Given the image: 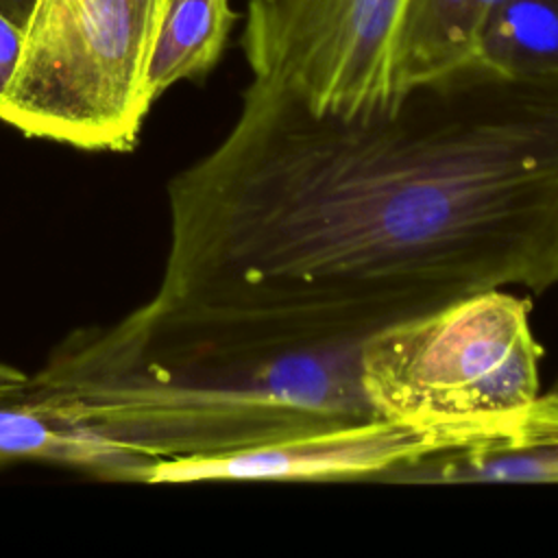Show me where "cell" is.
Here are the masks:
<instances>
[{"mask_svg": "<svg viewBox=\"0 0 558 558\" xmlns=\"http://www.w3.org/2000/svg\"><path fill=\"white\" fill-rule=\"evenodd\" d=\"M558 288V81L469 63L362 113L248 85L170 183V253L133 325L222 351L360 344L458 299Z\"/></svg>", "mask_w": 558, "mask_h": 558, "instance_id": "6da1fadb", "label": "cell"}, {"mask_svg": "<svg viewBox=\"0 0 558 558\" xmlns=\"http://www.w3.org/2000/svg\"><path fill=\"white\" fill-rule=\"evenodd\" d=\"M408 0H248L251 83L314 113L362 116L401 100L395 50Z\"/></svg>", "mask_w": 558, "mask_h": 558, "instance_id": "5b68a950", "label": "cell"}, {"mask_svg": "<svg viewBox=\"0 0 558 558\" xmlns=\"http://www.w3.org/2000/svg\"><path fill=\"white\" fill-rule=\"evenodd\" d=\"M235 22L238 13L229 0H163L148 63L153 102L179 81L207 76L220 61Z\"/></svg>", "mask_w": 558, "mask_h": 558, "instance_id": "9c48e42d", "label": "cell"}, {"mask_svg": "<svg viewBox=\"0 0 558 558\" xmlns=\"http://www.w3.org/2000/svg\"><path fill=\"white\" fill-rule=\"evenodd\" d=\"M33 2L35 0H0V9L13 17L17 24L26 26L28 22V15H31V9H33Z\"/></svg>", "mask_w": 558, "mask_h": 558, "instance_id": "7c38bea8", "label": "cell"}, {"mask_svg": "<svg viewBox=\"0 0 558 558\" xmlns=\"http://www.w3.org/2000/svg\"><path fill=\"white\" fill-rule=\"evenodd\" d=\"M360 344L222 351L118 323L70 340L35 384L100 451L105 471L142 477L157 462L229 456L373 418Z\"/></svg>", "mask_w": 558, "mask_h": 558, "instance_id": "7a4b0ae2", "label": "cell"}, {"mask_svg": "<svg viewBox=\"0 0 558 558\" xmlns=\"http://www.w3.org/2000/svg\"><path fill=\"white\" fill-rule=\"evenodd\" d=\"M163 0H35L0 120L28 137L129 150L153 105Z\"/></svg>", "mask_w": 558, "mask_h": 558, "instance_id": "3957f363", "label": "cell"}, {"mask_svg": "<svg viewBox=\"0 0 558 558\" xmlns=\"http://www.w3.org/2000/svg\"><path fill=\"white\" fill-rule=\"evenodd\" d=\"M24 48V26L0 9V102L7 96Z\"/></svg>", "mask_w": 558, "mask_h": 558, "instance_id": "8fae6325", "label": "cell"}, {"mask_svg": "<svg viewBox=\"0 0 558 558\" xmlns=\"http://www.w3.org/2000/svg\"><path fill=\"white\" fill-rule=\"evenodd\" d=\"M473 63L517 81H558V0H497Z\"/></svg>", "mask_w": 558, "mask_h": 558, "instance_id": "30bf717a", "label": "cell"}, {"mask_svg": "<svg viewBox=\"0 0 558 558\" xmlns=\"http://www.w3.org/2000/svg\"><path fill=\"white\" fill-rule=\"evenodd\" d=\"M395 484L558 482V395H538L527 408L514 442L460 449L390 473Z\"/></svg>", "mask_w": 558, "mask_h": 558, "instance_id": "52a82bcc", "label": "cell"}, {"mask_svg": "<svg viewBox=\"0 0 558 558\" xmlns=\"http://www.w3.org/2000/svg\"><path fill=\"white\" fill-rule=\"evenodd\" d=\"M527 408V405H525ZM525 408L462 421L373 416L218 458L157 462L146 482L196 480H371L460 449L508 445L519 438Z\"/></svg>", "mask_w": 558, "mask_h": 558, "instance_id": "8992f818", "label": "cell"}, {"mask_svg": "<svg viewBox=\"0 0 558 558\" xmlns=\"http://www.w3.org/2000/svg\"><path fill=\"white\" fill-rule=\"evenodd\" d=\"M551 392H556V395H558V379H556V386L551 388Z\"/></svg>", "mask_w": 558, "mask_h": 558, "instance_id": "4fadbf2b", "label": "cell"}, {"mask_svg": "<svg viewBox=\"0 0 558 558\" xmlns=\"http://www.w3.org/2000/svg\"><path fill=\"white\" fill-rule=\"evenodd\" d=\"M541 357L530 301L504 288L368 336L357 375L375 416L462 421L530 405L541 395Z\"/></svg>", "mask_w": 558, "mask_h": 558, "instance_id": "277c9868", "label": "cell"}, {"mask_svg": "<svg viewBox=\"0 0 558 558\" xmlns=\"http://www.w3.org/2000/svg\"><path fill=\"white\" fill-rule=\"evenodd\" d=\"M497 0H408L395 50L397 89L408 92L473 63Z\"/></svg>", "mask_w": 558, "mask_h": 558, "instance_id": "ba28073f", "label": "cell"}]
</instances>
